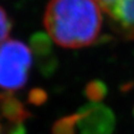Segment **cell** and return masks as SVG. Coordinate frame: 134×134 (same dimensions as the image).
<instances>
[{
  "label": "cell",
  "instance_id": "6da1fadb",
  "mask_svg": "<svg viewBox=\"0 0 134 134\" xmlns=\"http://www.w3.org/2000/svg\"><path fill=\"white\" fill-rule=\"evenodd\" d=\"M103 13L96 0H50L43 24L50 38L59 47L80 49L97 41Z\"/></svg>",
  "mask_w": 134,
  "mask_h": 134
},
{
  "label": "cell",
  "instance_id": "7a4b0ae2",
  "mask_svg": "<svg viewBox=\"0 0 134 134\" xmlns=\"http://www.w3.org/2000/svg\"><path fill=\"white\" fill-rule=\"evenodd\" d=\"M32 65V51L16 39L0 44V88L7 92L22 89L27 81Z\"/></svg>",
  "mask_w": 134,
  "mask_h": 134
},
{
  "label": "cell",
  "instance_id": "3957f363",
  "mask_svg": "<svg viewBox=\"0 0 134 134\" xmlns=\"http://www.w3.org/2000/svg\"><path fill=\"white\" fill-rule=\"evenodd\" d=\"M115 121L113 111L99 103L88 104L77 113V127L80 134H112Z\"/></svg>",
  "mask_w": 134,
  "mask_h": 134
},
{
  "label": "cell",
  "instance_id": "277c9868",
  "mask_svg": "<svg viewBox=\"0 0 134 134\" xmlns=\"http://www.w3.org/2000/svg\"><path fill=\"white\" fill-rule=\"evenodd\" d=\"M117 34L129 40L134 39V0H96Z\"/></svg>",
  "mask_w": 134,
  "mask_h": 134
},
{
  "label": "cell",
  "instance_id": "5b68a950",
  "mask_svg": "<svg viewBox=\"0 0 134 134\" xmlns=\"http://www.w3.org/2000/svg\"><path fill=\"white\" fill-rule=\"evenodd\" d=\"M0 113L10 124H23L31 113L12 92H0Z\"/></svg>",
  "mask_w": 134,
  "mask_h": 134
},
{
  "label": "cell",
  "instance_id": "8992f818",
  "mask_svg": "<svg viewBox=\"0 0 134 134\" xmlns=\"http://www.w3.org/2000/svg\"><path fill=\"white\" fill-rule=\"evenodd\" d=\"M32 50L40 62L41 70L50 74L55 69V59L52 56L49 38L42 34H36L32 38Z\"/></svg>",
  "mask_w": 134,
  "mask_h": 134
},
{
  "label": "cell",
  "instance_id": "52a82bcc",
  "mask_svg": "<svg viewBox=\"0 0 134 134\" xmlns=\"http://www.w3.org/2000/svg\"><path fill=\"white\" fill-rule=\"evenodd\" d=\"M76 126L77 114L61 117L53 125L52 134H75Z\"/></svg>",
  "mask_w": 134,
  "mask_h": 134
},
{
  "label": "cell",
  "instance_id": "ba28073f",
  "mask_svg": "<svg viewBox=\"0 0 134 134\" xmlns=\"http://www.w3.org/2000/svg\"><path fill=\"white\" fill-rule=\"evenodd\" d=\"M85 93L92 103H98L106 97L107 86L100 80H92L86 86Z\"/></svg>",
  "mask_w": 134,
  "mask_h": 134
},
{
  "label": "cell",
  "instance_id": "9c48e42d",
  "mask_svg": "<svg viewBox=\"0 0 134 134\" xmlns=\"http://www.w3.org/2000/svg\"><path fill=\"white\" fill-rule=\"evenodd\" d=\"M12 31V21L8 13L0 7V44H2L9 37Z\"/></svg>",
  "mask_w": 134,
  "mask_h": 134
},
{
  "label": "cell",
  "instance_id": "30bf717a",
  "mask_svg": "<svg viewBox=\"0 0 134 134\" xmlns=\"http://www.w3.org/2000/svg\"><path fill=\"white\" fill-rule=\"evenodd\" d=\"M48 99V94L44 90L42 89H33L30 91L29 96H27V102L34 106H40L44 104Z\"/></svg>",
  "mask_w": 134,
  "mask_h": 134
},
{
  "label": "cell",
  "instance_id": "8fae6325",
  "mask_svg": "<svg viewBox=\"0 0 134 134\" xmlns=\"http://www.w3.org/2000/svg\"><path fill=\"white\" fill-rule=\"evenodd\" d=\"M5 134H26L23 124H10Z\"/></svg>",
  "mask_w": 134,
  "mask_h": 134
},
{
  "label": "cell",
  "instance_id": "7c38bea8",
  "mask_svg": "<svg viewBox=\"0 0 134 134\" xmlns=\"http://www.w3.org/2000/svg\"><path fill=\"white\" fill-rule=\"evenodd\" d=\"M0 134H2V128H1V125H0Z\"/></svg>",
  "mask_w": 134,
  "mask_h": 134
},
{
  "label": "cell",
  "instance_id": "4fadbf2b",
  "mask_svg": "<svg viewBox=\"0 0 134 134\" xmlns=\"http://www.w3.org/2000/svg\"><path fill=\"white\" fill-rule=\"evenodd\" d=\"M133 114H134V109H133Z\"/></svg>",
  "mask_w": 134,
  "mask_h": 134
}]
</instances>
